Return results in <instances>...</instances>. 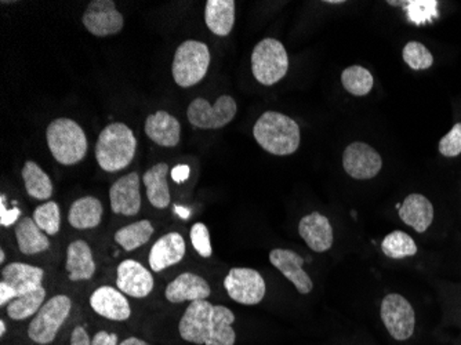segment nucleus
<instances>
[{"label": "nucleus", "instance_id": "obj_2", "mask_svg": "<svg viewBox=\"0 0 461 345\" xmlns=\"http://www.w3.org/2000/svg\"><path fill=\"white\" fill-rule=\"evenodd\" d=\"M253 136L264 150L276 157L294 154L302 141L297 122L276 111H267L258 119Z\"/></svg>", "mask_w": 461, "mask_h": 345}, {"label": "nucleus", "instance_id": "obj_11", "mask_svg": "<svg viewBox=\"0 0 461 345\" xmlns=\"http://www.w3.org/2000/svg\"><path fill=\"white\" fill-rule=\"evenodd\" d=\"M83 25L97 38L116 35L123 30V15L116 10L113 0H93L83 13Z\"/></svg>", "mask_w": 461, "mask_h": 345}, {"label": "nucleus", "instance_id": "obj_10", "mask_svg": "<svg viewBox=\"0 0 461 345\" xmlns=\"http://www.w3.org/2000/svg\"><path fill=\"white\" fill-rule=\"evenodd\" d=\"M224 287L232 300L242 305H258L266 297V280L251 268H232L224 279Z\"/></svg>", "mask_w": 461, "mask_h": 345}, {"label": "nucleus", "instance_id": "obj_40", "mask_svg": "<svg viewBox=\"0 0 461 345\" xmlns=\"http://www.w3.org/2000/svg\"><path fill=\"white\" fill-rule=\"evenodd\" d=\"M92 345H118V336L105 331H98L92 339Z\"/></svg>", "mask_w": 461, "mask_h": 345}, {"label": "nucleus", "instance_id": "obj_23", "mask_svg": "<svg viewBox=\"0 0 461 345\" xmlns=\"http://www.w3.org/2000/svg\"><path fill=\"white\" fill-rule=\"evenodd\" d=\"M66 269L72 282L89 280L95 277L97 266L89 243L82 240L69 243L67 249Z\"/></svg>", "mask_w": 461, "mask_h": 345}, {"label": "nucleus", "instance_id": "obj_36", "mask_svg": "<svg viewBox=\"0 0 461 345\" xmlns=\"http://www.w3.org/2000/svg\"><path fill=\"white\" fill-rule=\"evenodd\" d=\"M191 243H193L194 249L196 253L202 257V259H209L213 254V249H212L211 243V233L207 230L206 225L203 222H196L191 228Z\"/></svg>", "mask_w": 461, "mask_h": 345}, {"label": "nucleus", "instance_id": "obj_9", "mask_svg": "<svg viewBox=\"0 0 461 345\" xmlns=\"http://www.w3.org/2000/svg\"><path fill=\"white\" fill-rule=\"evenodd\" d=\"M383 325L396 341H406L416 331V313L411 303L398 293H390L380 305Z\"/></svg>", "mask_w": 461, "mask_h": 345}, {"label": "nucleus", "instance_id": "obj_4", "mask_svg": "<svg viewBox=\"0 0 461 345\" xmlns=\"http://www.w3.org/2000/svg\"><path fill=\"white\" fill-rule=\"evenodd\" d=\"M49 150L57 162L64 166H74L86 157V134L82 127L68 118H59L51 122L46 131Z\"/></svg>", "mask_w": 461, "mask_h": 345}, {"label": "nucleus", "instance_id": "obj_7", "mask_svg": "<svg viewBox=\"0 0 461 345\" xmlns=\"http://www.w3.org/2000/svg\"><path fill=\"white\" fill-rule=\"evenodd\" d=\"M72 310V301L68 295H57L41 305L30 326L28 337L39 345H49L56 340L61 326L66 323Z\"/></svg>", "mask_w": 461, "mask_h": 345}, {"label": "nucleus", "instance_id": "obj_42", "mask_svg": "<svg viewBox=\"0 0 461 345\" xmlns=\"http://www.w3.org/2000/svg\"><path fill=\"white\" fill-rule=\"evenodd\" d=\"M186 176H188V168H186V166H178L176 170H173V178H175L177 183L185 180Z\"/></svg>", "mask_w": 461, "mask_h": 345}, {"label": "nucleus", "instance_id": "obj_14", "mask_svg": "<svg viewBox=\"0 0 461 345\" xmlns=\"http://www.w3.org/2000/svg\"><path fill=\"white\" fill-rule=\"evenodd\" d=\"M269 263L294 285L297 292L302 295H310L312 292V279L303 269L304 259L296 251L289 250V249H274L269 253Z\"/></svg>", "mask_w": 461, "mask_h": 345}, {"label": "nucleus", "instance_id": "obj_27", "mask_svg": "<svg viewBox=\"0 0 461 345\" xmlns=\"http://www.w3.org/2000/svg\"><path fill=\"white\" fill-rule=\"evenodd\" d=\"M103 204L95 196H83L72 204L68 222L75 230H92L98 227L103 219Z\"/></svg>", "mask_w": 461, "mask_h": 345}, {"label": "nucleus", "instance_id": "obj_13", "mask_svg": "<svg viewBox=\"0 0 461 345\" xmlns=\"http://www.w3.org/2000/svg\"><path fill=\"white\" fill-rule=\"evenodd\" d=\"M116 286L123 295L144 298L154 290L155 279L139 261L124 260L116 269Z\"/></svg>", "mask_w": 461, "mask_h": 345}, {"label": "nucleus", "instance_id": "obj_41", "mask_svg": "<svg viewBox=\"0 0 461 345\" xmlns=\"http://www.w3.org/2000/svg\"><path fill=\"white\" fill-rule=\"evenodd\" d=\"M17 297L18 295L14 292L13 287H10L9 285L5 284V282H0V307L9 305V303H12V301Z\"/></svg>", "mask_w": 461, "mask_h": 345}, {"label": "nucleus", "instance_id": "obj_5", "mask_svg": "<svg viewBox=\"0 0 461 345\" xmlns=\"http://www.w3.org/2000/svg\"><path fill=\"white\" fill-rule=\"evenodd\" d=\"M211 67V50L203 41H185L178 46L173 59V79L180 87L188 89L206 77Z\"/></svg>", "mask_w": 461, "mask_h": 345}, {"label": "nucleus", "instance_id": "obj_19", "mask_svg": "<svg viewBox=\"0 0 461 345\" xmlns=\"http://www.w3.org/2000/svg\"><path fill=\"white\" fill-rule=\"evenodd\" d=\"M185 242L178 232L166 233L159 238L149 251V263L154 272H162L176 266L185 256Z\"/></svg>", "mask_w": 461, "mask_h": 345}, {"label": "nucleus", "instance_id": "obj_6", "mask_svg": "<svg viewBox=\"0 0 461 345\" xmlns=\"http://www.w3.org/2000/svg\"><path fill=\"white\" fill-rule=\"evenodd\" d=\"M289 57L286 49L276 39L258 41L251 53V72L260 85L274 86L286 77Z\"/></svg>", "mask_w": 461, "mask_h": 345}, {"label": "nucleus", "instance_id": "obj_38", "mask_svg": "<svg viewBox=\"0 0 461 345\" xmlns=\"http://www.w3.org/2000/svg\"><path fill=\"white\" fill-rule=\"evenodd\" d=\"M20 209L17 207H13V209H6V195L2 194L0 195V224L2 227H10V225L14 224L18 219H20Z\"/></svg>", "mask_w": 461, "mask_h": 345}, {"label": "nucleus", "instance_id": "obj_17", "mask_svg": "<svg viewBox=\"0 0 461 345\" xmlns=\"http://www.w3.org/2000/svg\"><path fill=\"white\" fill-rule=\"evenodd\" d=\"M299 233L315 253H325L333 246V227L328 217L321 213L304 215L299 222Z\"/></svg>", "mask_w": 461, "mask_h": 345}, {"label": "nucleus", "instance_id": "obj_46", "mask_svg": "<svg viewBox=\"0 0 461 345\" xmlns=\"http://www.w3.org/2000/svg\"><path fill=\"white\" fill-rule=\"evenodd\" d=\"M326 4L341 5V4H344V2H343V0H329V2H326Z\"/></svg>", "mask_w": 461, "mask_h": 345}, {"label": "nucleus", "instance_id": "obj_8", "mask_svg": "<svg viewBox=\"0 0 461 345\" xmlns=\"http://www.w3.org/2000/svg\"><path fill=\"white\" fill-rule=\"evenodd\" d=\"M237 101L230 95H221L212 105L204 98H195L186 110V118L196 129L216 131L227 126L237 115Z\"/></svg>", "mask_w": 461, "mask_h": 345}, {"label": "nucleus", "instance_id": "obj_18", "mask_svg": "<svg viewBox=\"0 0 461 345\" xmlns=\"http://www.w3.org/2000/svg\"><path fill=\"white\" fill-rule=\"evenodd\" d=\"M211 285L207 280L193 272L178 275L166 287L165 295L173 304H180L184 301H202L211 297Z\"/></svg>", "mask_w": 461, "mask_h": 345}, {"label": "nucleus", "instance_id": "obj_22", "mask_svg": "<svg viewBox=\"0 0 461 345\" xmlns=\"http://www.w3.org/2000/svg\"><path fill=\"white\" fill-rule=\"evenodd\" d=\"M0 277H2V282L13 287L20 297L41 287L45 271L30 264L12 263L2 269Z\"/></svg>", "mask_w": 461, "mask_h": 345}, {"label": "nucleus", "instance_id": "obj_29", "mask_svg": "<svg viewBox=\"0 0 461 345\" xmlns=\"http://www.w3.org/2000/svg\"><path fill=\"white\" fill-rule=\"evenodd\" d=\"M154 225L149 220L133 222L116 231L115 242L126 251H133L149 243L154 235Z\"/></svg>", "mask_w": 461, "mask_h": 345}, {"label": "nucleus", "instance_id": "obj_1", "mask_svg": "<svg viewBox=\"0 0 461 345\" xmlns=\"http://www.w3.org/2000/svg\"><path fill=\"white\" fill-rule=\"evenodd\" d=\"M235 313L207 300L193 301L178 323L180 337L196 345H235Z\"/></svg>", "mask_w": 461, "mask_h": 345}, {"label": "nucleus", "instance_id": "obj_26", "mask_svg": "<svg viewBox=\"0 0 461 345\" xmlns=\"http://www.w3.org/2000/svg\"><path fill=\"white\" fill-rule=\"evenodd\" d=\"M15 240L20 251L25 256H35L43 253L50 248L48 233L39 228L35 220L24 217L15 225Z\"/></svg>", "mask_w": 461, "mask_h": 345}, {"label": "nucleus", "instance_id": "obj_43", "mask_svg": "<svg viewBox=\"0 0 461 345\" xmlns=\"http://www.w3.org/2000/svg\"><path fill=\"white\" fill-rule=\"evenodd\" d=\"M119 345H149V342H145L144 340L137 339V337H129V339L123 340Z\"/></svg>", "mask_w": 461, "mask_h": 345}, {"label": "nucleus", "instance_id": "obj_45", "mask_svg": "<svg viewBox=\"0 0 461 345\" xmlns=\"http://www.w3.org/2000/svg\"><path fill=\"white\" fill-rule=\"evenodd\" d=\"M6 260V254H5L4 249H0V263L4 264Z\"/></svg>", "mask_w": 461, "mask_h": 345}, {"label": "nucleus", "instance_id": "obj_15", "mask_svg": "<svg viewBox=\"0 0 461 345\" xmlns=\"http://www.w3.org/2000/svg\"><path fill=\"white\" fill-rule=\"evenodd\" d=\"M111 209L115 214L136 215L141 209L140 176L136 171L116 180L110 189Z\"/></svg>", "mask_w": 461, "mask_h": 345}, {"label": "nucleus", "instance_id": "obj_16", "mask_svg": "<svg viewBox=\"0 0 461 345\" xmlns=\"http://www.w3.org/2000/svg\"><path fill=\"white\" fill-rule=\"evenodd\" d=\"M90 307L95 313L110 321H128L131 308L123 293L113 286H101L90 295Z\"/></svg>", "mask_w": 461, "mask_h": 345}, {"label": "nucleus", "instance_id": "obj_31", "mask_svg": "<svg viewBox=\"0 0 461 345\" xmlns=\"http://www.w3.org/2000/svg\"><path fill=\"white\" fill-rule=\"evenodd\" d=\"M382 250L388 259L402 260L406 257L416 256L419 248L409 233L403 231H393L383 240Z\"/></svg>", "mask_w": 461, "mask_h": 345}, {"label": "nucleus", "instance_id": "obj_32", "mask_svg": "<svg viewBox=\"0 0 461 345\" xmlns=\"http://www.w3.org/2000/svg\"><path fill=\"white\" fill-rule=\"evenodd\" d=\"M344 89L355 97H364L372 92L375 79L370 71L361 66H352L344 69L341 74Z\"/></svg>", "mask_w": 461, "mask_h": 345}, {"label": "nucleus", "instance_id": "obj_30", "mask_svg": "<svg viewBox=\"0 0 461 345\" xmlns=\"http://www.w3.org/2000/svg\"><path fill=\"white\" fill-rule=\"evenodd\" d=\"M45 298L46 289L43 286L27 293V295H20L7 305V315L13 321H24V319L31 318L38 313L41 305L45 304Z\"/></svg>", "mask_w": 461, "mask_h": 345}, {"label": "nucleus", "instance_id": "obj_24", "mask_svg": "<svg viewBox=\"0 0 461 345\" xmlns=\"http://www.w3.org/2000/svg\"><path fill=\"white\" fill-rule=\"evenodd\" d=\"M170 168L167 163L160 162L152 166L151 168L145 171L142 176V183L147 188V196H149V204L157 209H166L169 206L170 188L167 183V176H169Z\"/></svg>", "mask_w": 461, "mask_h": 345}, {"label": "nucleus", "instance_id": "obj_3", "mask_svg": "<svg viewBox=\"0 0 461 345\" xmlns=\"http://www.w3.org/2000/svg\"><path fill=\"white\" fill-rule=\"evenodd\" d=\"M137 152V139L128 124H108L95 144V158L103 170L116 173L133 162Z\"/></svg>", "mask_w": 461, "mask_h": 345}, {"label": "nucleus", "instance_id": "obj_25", "mask_svg": "<svg viewBox=\"0 0 461 345\" xmlns=\"http://www.w3.org/2000/svg\"><path fill=\"white\" fill-rule=\"evenodd\" d=\"M234 0H207L204 7V23L217 36H228L235 25Z\"/></svg>", "mask_w": 461, "mask_h": 345}, {"label": "nucleus", "instance_id": "obj_39", "mask_svg": "<svg viewBox=\"0 0 461 345\" xmlns=\"http://www.w3.org/2000/svg\"><path fill=\"white\" fill-rule=\"evenodd\" d=\"M71 345H92V339H90L86 328L77 326L72 331Z\"/></svg>", "mask_w": 461, "mask_h": 345}, {"label": "nucleus", "instance_id": "obj_44", "mask_svg": "<svg viewBox=\"0 0 461 345\" xmlns=\"http://www.w3.org/2000/svg\"><path fill=\"white\" fill-rule=\"evenodd\" d=\"M6 334V323L5 321H0V337H4Z\"/></svg>", "mask_w": 461, "mask_h": 345}, {"label": "nucleus", "instance_id": "obj_33", "mask_svg": "<svg viewBox=\"0 0 461 345\" xmlns=\"http://www.w3.org/2000/svg\"><path fill=\"white\" fill-rule=\"evenodd\" d=\"M32 219L43 232L50 236L57 235L61 227V213L59 204L53 201L36 207Z\"/></svg>", "mask_w": 461, "mask_h": 345}, {"label": "nucleus", "instance_id": "obj_28", "mask_svg": "<svg viewBox=\"0 0 461 345\" xmlns=\"http://www.w3.org/2000/svg\"><path fill=\"white\" fill-rule=\"evenodd\" d=\"M21 175L24 178L25 189L31 198L38 199V201H48L51 198L53 183L38 163L32 162V160L25 162Z\"/></svg>", "mask_w": 461, "mask_h": 345}, {"label": "nucleus", "instance_id": "obj_20", "mask_svg": "<svg viewBox=\"0 0 461 345\" xmlns=\"http://www.w3.org/2000/svg\"><path fill=\"white\" fill-rule=\"evenodd\" d=\"M398 214L403 224L413 228L417 233H424L434 222V206L421 194H411L402 204H398Z\"/></svg>", "mask_w": 461, "mask_h": 345}, {"label": "nucleus", "instance_id": "obj_21", "mask_svg": "<svg viewBox=\"0 0 461 345\" xmlns=\"http://www.w3.org/2000/svg\"><path fill=\"white\" fill-rule=\"evenodd\" d=\"M145 134L155 144L165 148L177 147L181 139V124L166 111H158L145 121Z\"/></svg>", "mask_w": 461, "mask_h": 345}, {"label": "nucleus", "instance_id": "obj_37", "mask_svg": "<svg viewBox=\"0 0 461 345\" xmlns=\"http://www.w3.org/2000/svg\"><path fill=\"white\" fill-rule=\"evenodd\" d=\"M438 150L445 158H456L461 154V123L455 124L452 131L442 137Z\"/></svg>", "mask_w": 461, "mask_h": 345}, {"label": "nucleus", "instance_id": "obj_12", "mask_svg": "<svg viewBox=\"0 0 461 345\" xmlns=\"http://www.w3.org/2000/svg\"><path fill=\"white\" fill-rule=\"evenodd\" d=\"M343 166L349 177L361 181L372 180L382 170L383 159L370 145L352 142L344 150Z\"/></svg>", "mask_w": 461, "mask_h": 345}, {"label": "nucleus", "instance_id": "obj_35", "mask_svg": "<svg viewBox=\"0 0 461 345\" xmlns=\"http://www.w3.org/2000/svg\"><path fill=\"white\" fill-rule=\"evenodd\" d=\"M438 2L431 0H417V2H406L408 7L409 20L416 25L426 24L427 21L438 17Z\"/></svg>", "mask_w": 461, "mask_h": 345}, {"label": "nucleus", "instance_id": "obj_34", "mask_svg": "<svg viewBox=\"0 0 461 345\" xmlns=\"http://www.w3.org/2000/svg\"><path fill=\"white\" fill-rule=\"evenodd\" d=\"M403 59L413 71H424L431 68L434 64V57L431 51L420 43V41H411L406 43L402 51Z\"/></svg>", "mask_w": 461, "mask_h": 345}]
</instances>
